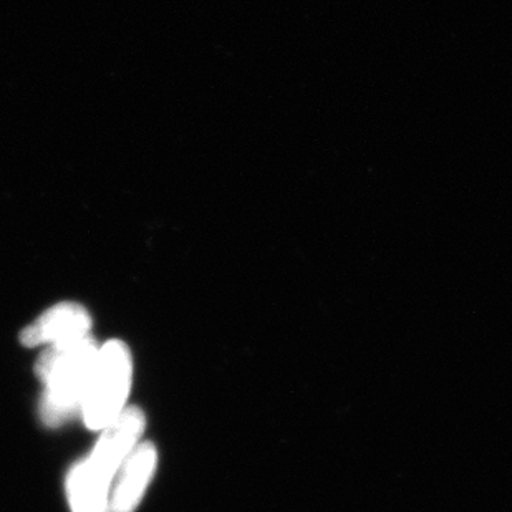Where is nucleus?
I'll return each instance as SVG.
<instances>
[{"label":"nucleus","instance_id":"1","mask_svg":"<svg viewBox=\"0 0 512 512\" xmlns=\"http://www.w3.org/2000/svg\"><path fill=\"white\" fill-rule=\"evenodd\" d=\"M145 430V415L138 408L123 410L103 428L92 455L73 466L67 493L73 512H107L110 484Z\"/></svg>","mask_w":512,"mask_h":512},{"label":"nucleus","instance_id":"2","mask_svg":"<svg viewBox=\"0 0 512 512\" xmlns=\"http://www.w3.org/2000/svg\"><path fill=\"white\" fill-rule=\"evenodd\" d=\"M98 347L88 335L85 339L50 345L37 363V375L45 383L40 415L45 425H62L82 411Z\"/></svg>","mask_w":512,"mask_h":512},{"label":"nucleus","instance_id":"3","mask_svg":"<svg viewBox=\"0 0 512 512\" xmlns=\"http://www.w3.org/2000/svg\"><path fill=\"white\" fill-rule=\"evenodd\" d=\"M131 353L125 343L112 340L98 348L82 415L90 430H103L125 410L131 387Z\"/></svg>","mask_w":512,"mask_h":512},{"label":"nucleus","instance_id":"4","mask_svg":"<svg viewBox=\"0 0 512 512\" xmlns=\"http://www.w3.org/2000/svg\"><path fill=\"white\" fill-rule=\"evenodd\" d=\"M90 327L92 319L82 305L58 304L47 310L34 324L25 327L20 334V342L25 347L77 342L90 335Z\"/></svg>","mask_w":512,"mask_h":512},{"label":"nucleus","instance_id":"5","mask_svg":"<svg viewBox=\"0 0 512 512\" xmlns=\"http://www.w3.org/2000/svg\"><path fill=\"white\" fill-rule=\"evenodd\" d=\"M156 459L158 453L153 443L136 446L118 471L107 512H135L155 473Z\"/></svg>","mask_w":512,"mask_h":512}]
</instances>
